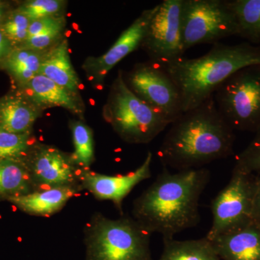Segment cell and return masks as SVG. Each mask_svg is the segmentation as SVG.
<instances>
[{
  "mask_svg": "<svg viewBox=\"0 0 260 260\" xmlns=\"http://www.w3.org/2000/svg\"><path fill=\"white\" fill-rule=\"evenodd\" d=\"M252 222L260 228V174H256V186L253 201Z\"/></svg>",
  "mask_w": 260,
  "mask_h": 260,
  "instance_id": "30",
  "label": "cell"
},
{
  "mask_svg": "<svg viewBox=\"0 0 260 260\" xmlns=\"http://www.w3.org/2000/svg\"><path fill=\"white\" fill-rule=\"evenodd\" d=\"M213 97L233 129L255 133L260 128V64L236 72L216 89Z\"/></svg>",
  "mask_w": 260,
  "mask_h": 260,
  "instance_id": "6",
  "label": "cell"
},
{
  "mask_svg": "<svg viewBox=\"0 0 260 260\" xmlns=\"http://www.w3.org/2000/svg\"><path fill=\"white\" fill-rule=\"evenodd\" d=\"M62 2L58 0H32L25 3L20 10L30 20L53 16L60 10Z\"/></svg>",
  "mask_w": 260,
  "mask_h": 260,
  "instance_id": "27",
  "label": "cell"
},
{
  "mask_svg": "<svg viewBox=\"0 0 260 260\" xmlns=\"http://www.w3.org/2000/svg\"><path fill=\"white\" fill-rule=\"evenodd\" d=\"M79 189L77 185L47 188L8 200L25 213L49 216L60 210Z\"/></svg>",
  "mask_w": 260,
  "mask_h": 260,
  "instance_id": "15",
  "label": "cell"
},
{
  "mask_svg": "<svg viewBox=\"0 0 260 260\" xmlns=\"http://www.w3.org/2000/svg\"><path fill=\"white\" fill-rule=\"evenodd\" d=\"M24 85L27 95L37 106L62 107L74 114H81L75 94L44 75H37Z\"/></svg>",
  "mask_w": 260,
  "mask_h": 260,
  "instance_id": "17",
  "label": "cell"
},
{
  "mask_svg": "<svg viewBox=\"0 0 260 260\" xmlns=\"http://www.w3.org/2000/svg\"><path fill=\"white\" fill-rule=\"evenodd\" d=\"M254 64H260V45L218 43L200 57L184 56L164 67L177 84L184 113L213 96L216 89L236 72Z\"/></svg>",
  "mask_w": 260,
  "mask_h": 260,
  "instance_id": "3",
  "label": "cell"
},
{
  "mask_svg": "<svg viewBox=\"0 0 260 260\" xmlns=\"http://www.w3.org/2000/svg\"><path fill=\"white\" fill-rule=\"evenodd\" d=\"M123 78L137 96L161 114L171 124L182 115L180 92L162 65L151 61L139 64Z\"/></svg>",
  "mask_w": 260,
  "mask_h": 260,
  "instance_id": "9",
  "label": "cell"
},
{
  "mask_svg": "<svg viewBox=\"0 0 260 260\" xmlns=\"http://www.w3.org/2000/svg\"><path fill=\"white\" fill-rule=\"evenodd\" d=\"M34 186L28 166L18 159L0 160V198L27 194Z\"/></svg>",
  "mask_w": 260,
  "mask_h": 260,
  "instance_id": "20",
  "label": "cell"
},
{
  "mask_svg": "<svg viewBox=\"0 0 260 260\" xmlns=\"http://www.w3.org/2000/svg\"><path fill=\"white\" fill-rule=\"evenodd\" d=\"M256 174L234 167L225 187L211 203L213 222L206 235L209 240L253 223Z\"/></svg>",
  "mask_w": 260,
  "mask_h": 260,
  "instance_id": "8",
  "label": "cell"
},
{
  "mask_svg": "<svg viewBox=\"0 0 260 260\" xmlns=\"http://www.w3.org/2000/svg\"><path fill=\"white\" fill-rule=\"evenodd\" d=\"M183 0H164L150 20L142 46L151 61L166 65L184 56L181 32Z\"/></svg>",
  "mask_w": 260,
  "mask_h": 260,
  "instance_id": "10",
  "label": "cell"
},
{
  "mask_svg": "<svg viewBox=\"0 0 260 260\" xmlns=\"http://www.w3.org/2000/svg\"><path fill=\"white\" fill-rule=\"evenodd\" d=\"M106 109L108 121L127 143H150L171 124L128 88L121 72L113 84Z\"/></svg>",
  "mask_w": 260,
  "mask_h": 260,
  "instance_id": "5",
  "label": "cell"
},
{
  "mask_svg": "<svg viewBox=\"0 0 260 260\" xmlns=\"http://www.w3.org/2000/svg\"><path fill=\"white\" fill-rule=\"evenodd\" d=\"M3 11L2 8H0V28L3 26Z\"/></svg>",
  "mask_w": 260,
  "mask_h": 260,
  "instance_id": "32",
  "label": "cell"
},
{
  "mask_svg": "<svg viewBox=\"0 0 260 260\" xmlns=\"http://www.w3.org/2000/svg\"><path fill=\"white\" fill-rule=\"evenodd\" d=\"M210 179L206 168L172 174L164 167L135 200V220L151 234H160L162 239L174 238L178 233L196 226L200 220V197Z\"/></svg>",
  "mask_w": 260,
  "mask_h": 260,
  "instance_id": "1",
  "label": "cell"
},
{
  "mask_svg": "<svg viewBox=\"0 0 260 260\" xmlns=\"http://www.w3.org/2000/svg\"><path fill=\"white\" fill-rule=\"evenodd\" d=\"M28 169L34 185L38 187L76 186L77 181H80L72 159L52 147L39 148Z\"/></svg>",
  "mask_w": 260,
  "mask_h": 260,
  "instance_id": "12",
  "label": "cell"
},
{
  "mask_svg": "<svg viewBox=\"0 0 260 260\" xmlns=\"http://www.w3.org/2000/svg\"><path fill=\"white\" fill-rule=\"evenodd\" d=\"M158 5L145 10L136 20L121 34L110 49L102 56L88 61L87 68L91 73L103 79L107 73L125 56L142 45L150 20Z\"/></svg>",
  "mask_w": 260,
  "mask_h": 260,
  "instance_id": "13",
  "label": "cell"
},
{
  "mask_svg": "<svg viewBox=\"0 0 260 260\" xmlns=\"http://www.w3.org/2000/svg\"><path fill=\"white\" fill-rule=\"evenodd\" d=\"M62 20L60 18H54L53 16L45 17V18L31 20L28 28L27 39L45 34L50 30L62 29Z\"/></svg>",
  "mask_w": 260,
  "mask_h": 260,
  "instance_id": "28",
  "label": "cell"
},
{
  "mask_svg": "<svg viewBox=\"0 0 260 260\" xmlns=\"http://www.w3.org/2000/svg\"><path fill=\"white\" fill-rule=\"evenodd\" d=\"M164 248L158 260H221L213 243L206 237L191 240L162 239Z\"/></svg>",
  "mask_w": 260,
  "mask_h": 260,
  "instance_id": "19",
  "label": "cell"
},
{
  "mask_svg": "<svg viewBox=\"0 0 260 260\" xmlns=\"http://www.w3.org/2000/svg\"><path fill=\"white\" fill-rule=\"evenodd\" d=\"M11 46L12 43L0 30V61L5 60L9 56L12 51Z\"/></svg>",
  "mask_w": 260,
  "mask_h": 260,
  "instance_id": "31",
  "label": "cell"
},
{
  "mask_svg": "<svg viewBox=\"0 0 260 260\" xmlns=\"http://www.w3.org/2000/svg\"><path fill=\"white\" fill-rule=\"evenodd\" d=\"M171 125L158 150L164 167L200 169L234 153V130L219 112L213 96L183 113Z\"/></svg>",
  "mask_w": 260,
  "mask_h": 260,
  "instance_id": "2",
  "label": "cell"
},
{
  "mask_svg": "<svg viewBox=\"0 0 260 260\" xmlns=\"http://www.w3.org/2000/svg\"><path fill=\"white\" fill-rule=\"evenodd\" d=\"M43 56L40 51L20 48L10 52L5 59L6 67L15 79L25 85L39 74Z\"/></svg>",
  "mask_w": 260,
  "mask_h": 260,
  "instance_id": "22",
  "label": "cell"
},
{
  "mask_svg": "<svg viewBox=\"0 0 260 260\" xmlns=\"http://www.w3.org/2000/svg\"><path fill=\"white\" fill-rule=\"evenodd\" d=\"M152 160L153 153L148 152L144 162L136 170L120 175L108 176L83 171L80 174L82 187L88 189L97 199L112 201L118 209L122 210L124 198L138 184L151 177Z\"/></svg>",
  "mask_w": 260,
  "mask_h": 260,
  "instance_id": "11",
  "label": "cell"
},
{
  "mask_svg": "<svg viewBox=\"0 0 260 260\" xmlns=\"http://www.w3.org/2000/svg\"><path fill=\"white\" fill-rule=\"evenodd\" d=\"M71 129L75 146L72 160L75 165L86 170L94 160L93 133L88 126L80 121L73 123Z\"/></svg>",
  "mask_w": 260,
  "mask_h": 260,
  "instance_id": "23",
  "label": "cell"
},
{
  "mask_svg": "<svg viewBox=\"0 0 260 260\" xmlns=\"http://www.w3.org/2000/svg\"><path fill=\"white\" fill-rule=\"evenodd\" d=\"M237 18L238 37L254 45L260 44V0H227Z\"/></svg>",
  "mask_w": 260,
  "mask_h": 260,
  "instance_id": "21",
  "label": "cell"
},
{
  "mask_svg": "<svg viewBox=\"0 0 260 260\" xmlns=\"http://www.w3.org/2000/svg\"><path fill=\"white\" fill-rule=\"evenodd\" d=\"M30 21L26 15L18 10L8 17L0 30L10 42L23 44L28 37Z\"/></svg>",
  "mask_w": 260,
  "mask_h": 260,
  "instance_id": "25",
  "label": "cell"
},
{
  "mask_svg": "<svg viewBox=\"0 0 260 260\" xmlns=\"http://www.w3.org/2000/svg\"><path fill=\"white\" fill-rule=\"evenodd\" d=\"M29 147V133H8L0 130V160L18 159L26 153Z\"/></svg>",
  "mask_w": 260,
  "mask_h": 260,
  "instance_id": "24",
  "label": "cell"
},
{
  "mask_svg": "<svg viewBox=\"0 0 260 260\" xmlns=\"http://www.w3.org/2000/svg\"><path fill=\"white\" fill-rule=\"evenodd\" d=\"M38 117L32 104L20 97H8L0 104V130L8 133H28Z\"/></svg>",
  "mask_w": 260,
  "mask_h": 260,
  "instance_id": "18",
  "label": "cell"
},
{
  "mask_svg": "<svg viewBox=\"0 0 260 260\" xmlns=\"http://www.w3.org/2000/svg\"><path fill=\"white\" fill-rule=\"evenodd\" d=\"M39 74L44 75L75 94L79 88V80L70 61L66 39L43 56Z\"/></svg>",
  "mask_w": 260,
  "mask_h": 260,
  "instance_id": "16",
  "label": "cell"
},
{
  "mask_svg": "<svg viewBox=\"0 0 260 260\" xmlns=\"http://www.w3.org/2000/svg\"><path fill=\"white\" fill-rule=\"evenodd\" d=\"M222 260H260V228L251 223L212 239Z\"/></svg>",
  "mask_w": 260,
  "mask_h": 260,
  "instance_id": "14",
  "label": "cell"
},
{
  "mask_svg": "<svg viewBox=\"0 0 260 260\" xmlns=\"http://www.w3.org/2000/svg\"><path fill=\"white\" fill-rule=\"evenodd\" d=\"M181 32L184 52L200 44H218L239 36L237 18L227 0H183Z\"/></svg>",
  "mask_w": 260,
  "mask_h": 260,
  "instance_id": "7",
  "label": "cell"
},
{
  "mask_svg": "<svg viewBox=\"0 0 260 260\" xmlns=\"http://www.w3.org/2000/svg\"><path fill=\"white\" fill-rule=\"evenodd\" d=\"M150 235L135 219L99 214L85 230V260H153Z\"/></svg>",
  "mask_w": 260,
  "mask_h": 260,
  "instance_id": "4",
  "label": "cell"
},
{
  "mask_svg": "<svg viewBox=\"0 0 260 260\" xmlns=\"http://www.w3.org/2000/svg\"><path fill=\"white\" fill-rule=\"evenodd\" d=\"M62 29H56L29 38L23 44V47L30 50L40 51L47 49L57 39Z\"/></svg>",
  "mask_w": 260,
  "mask_h": 260,
  "instance_id": "29",
  "label": "cell"
},
{
  "mask_svg": "<svg viewBox=\"0 0 260 260\" xmlns=\"http://www.w3.org/2000/svg\"><path fill=\"white\" fill-rule=\"evenodd\" d=\"M234 167L251 174H260V128L250 143L238 155Z\"/></svg>",
  "mask_w": 260,
  "mask_h": 260,
  "instance_id": "26",
  "label": "cell"
}]
</instances>
